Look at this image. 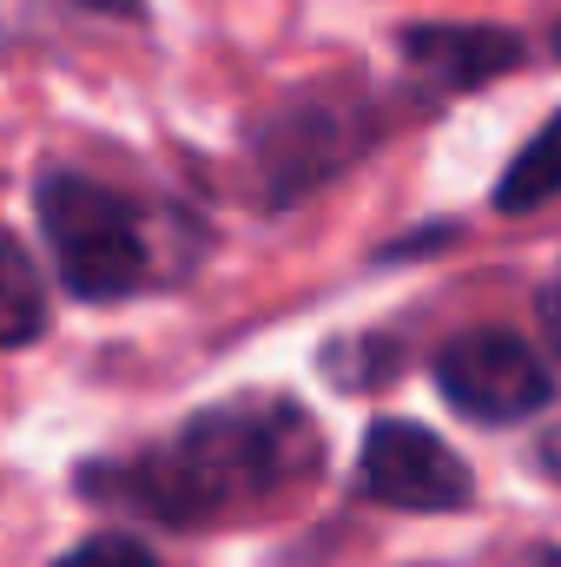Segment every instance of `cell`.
Here are the masks:
<instances>
[{"label":"cell","instance_id":"1","mask_svg":"<svg viewBox=\"0 0 561 567\" xmlns=\"http://www.w3.org/2000/svg\"><path fill=\"white\" fill-rule=\"evenodd\" d=\"M324 462V435L297 403L198 410L172 442L86 475V495L120 502L165 528H212L284 502Z\"/></svg>","mask_w":561,"mask_h":567},{"label":"cell","instance_id":"2","mask_svg":"<svg viewBox=\"0 0 561 567\" xmlns=\"http://www.w3.org/2000/svg\"><path fill=\"white\" fill-rule=\"evenodd\" d=\"M40 231L53 245L60 284L73 297H93V303L172 284L192 258V231L172 212H152V205L86 178V172H47L40 178Z\"/></svg>","mask_w":561,"mask_h":567},{"label":"cell","instance_id":"3","mask_svg":"<svg viewBox=\"0 0 561 567\" xmlns=\"http://www.w3.org/2000/svg\"><path fill=\"white\" fill-rule=\"evenodd\" d=\"M436 383L476 423H522V416L549 410V396H555L549 363L516 330H462V337H449L442 357H436Z\"/></svg>","mask_w":561,"mask_h":567},{"label":"cell","instance_id":"4","mask_svg":"<svg viewBox=\"0 0 561 567\" xmlns=\"http://www.w3.org/2000/svg\"><path fill=\"white\" fill-rule=\"evenodd\" d=\"M357 488L370 502L410 508V515H449V508H462L476 495L462 455L417 423H377L364 435V449H357Z\"/></svg>","mask_w":561,"mask_h":567},{"label":"cell","instance_id":"5","mask_svg":"<svg viewBox=\"0 0 561 567\" xmlns=\"http://www.w3.org/2000/svg\"><path fill=\"white\" fill-rule=\"evenodd\" d=\"M357 145H364V120L317 100V106H290L272 126H258V165H265L272 198H290V192L330 178L344 158H357Z\"/></svg>","mask_w":561,"mask_h":567},{"label":"cell","instance_id":"6","mask_svg":"<svg viewBox=\"0 0 561 567\" xmlns=\"http://www.w3.org/2000/svg\"><path fill=\"white\" fill-rule=\"evenodd\" d=\"M404 60L429 86L469 93V86L502 80L522 60V40L509 27H417V33H404Z\"/></svg>","mask_w":561,"mask_h":567},{"label":"cell","instance_id":"7","mask_svg":"<svg viewBox=\"0 0 561 567\" xmlns=\"http://www.w3.org/2000/svg\"><path fill=\"white\" fill-rule=\"evenodd\" d=\"M40 330H47V284L13 238H0V350L33 343Z\"/></svg>","mask_w":561,"mask_h":567},{"label":"cell","instance_id":"8","mask_svg":"<svg viewBox=\"0 0 561 567\" xmlns=\"http://www.w3.org/2000/svg\"><path fill=\"white\" fill-rule=\"evenodd\" d=\"M555 192H561V113L516 152V165H509L502 185H496V205H502V212H536V205H549Z\"/></svg>","mask_w":561,"mask_h":567},{"label":"cell","instance_id":"9","mask_svg":"<svg viewBox=\"0 0 561 567\" xmlns=\"http://www.w3.org/2000/svg\"><path fill=\"white\" fill-rule=\"evenodd\" d=\"M53 567H159V561H152V548L133 542V535H93L73 555H60Z\"/></svg>","mask_w":561,"mask_h":567},{"label":"cell","instance_id":"10","mask_svg":"<svg viewBox=\"0 0 561 567\" xmlns=\"http://www.w3.org/2000/svg\"><path fill=\"white\" fill-rule=\"evenodd\" d=\"M80 7H93V13H120V20H140L145 0H80Z\"/></svg>","mask_w":561,"mask_h":567},{"label":"cell","instance_id":"11","mask_svg":"<svg viewBox=\"0 0 561 567\" xmlns=\"http://www.w3.org/2000/svg\"><path fill=\"white\" fill-rule=\"evenodd\" d=\"M542 468H549V475L561 482V423L549 429V435H542Z\"/></svg>","mask_w":561,"mask_h":567},{"label":"cell","instance_id":"12","mask_svg":"<svg viewBox=\"0 0 561 567\" xmlns=\"http://www.w3.org/2000/svg\"><path fill=\"white\" fill-rule=\"evenodd\" d=\"M549 317H555V337H561V284H555V310H549Z\"/></svg>","mask_w":561,"mask_h":567},{"label":"cell","instance_id":"13","mask_svg":"<svg viewBox=\"0 0 561 567\" xmlns=\"http://www.w3.org/2000/svg\"><path fill=\"white\" fill-rule=\"evenodd\" d=\"M555 53H561V27H555Z\"/></svg>","mask_w":561,"mask_h":567}]
</instances>
